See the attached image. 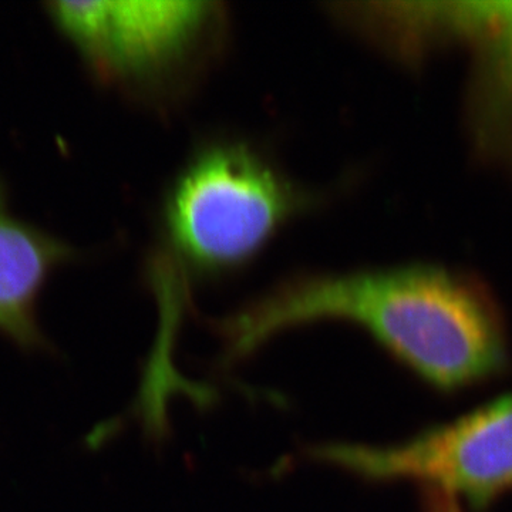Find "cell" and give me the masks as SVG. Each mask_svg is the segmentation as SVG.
I'll return each mask as SVG.
<instances>
[{
    "instance_id": "cell-3",
    "label": "cell",
    "mask_w": 512,
    "mask_h": 512,
    "mask_svg": "<svg viewBox=\"0 0 512 512\" xmlns=\"http://www.w3.org/2000/svg\"><path fill=\"white\" fill-rule=\"evenodd\" d=\"M57 28L93 73L148 100L174 99L220 55L224 3L53 2Z\"/></svg>"
},
{
    "instance_id": "cell-1",
    "label": "cell",
    "mask_w": 512,
    "mask_h": 512,
    "mask_svg": "<svg viewBox=\"0 0 512 512\" xmlns=\"http://www.w3.org/2000/svg\"><path fill=\"white\" fill-rule=\"evenodd\" d=\"M319 320L365 329L443 390L485 382L510 363L503 316L485 289L444 266L410 264L292 276L208 320L221 342L218 367L228 372L279 333Z\"/></svg>"
},
{
    "instance_id": "cell-4",
    "label": "cell",
    "mask_w": 512,
    "mask_h": 512,
    "mask_svg": "<svg viewBox=\"0 0 512 512\" xmlns=\"http://www.w3.org/2000/svg\"><path fill=\"white\" fill-rule=\"evenodd\" d=\"M303 456L369 481H414L478 510L512 490V394L394 446L319 444Z\"/></svg>"
},
{
    "instance_id": "cell-2",
    "label": "cell",
    "mask_w": 512,
    "mask_h": 512,
    "mask_svg": "<svg viewBox=\"0 0 512 512\" xmlns=\"http://www.w3.org/2000/svg\"><path fill=\"white\" fill-rule=\"evenodd\" d=\"M313 204L261 148L238 138L207 141L165 191L163 254L190 285L235 274Z\"/></svg>"
},
{
    "instance_id": "cell-5",
    "label": "cell",
    "mask_w": 512,
    "mask_h": 512,
    "mask_svg": "<svg viewBox=\"0 0 512 512\" xmlns=\"http://www.w3.org/2000/svg\"><path fill=\"white\" fill-rule=\"evenodd\" d=\"M439 45L471 50L477 141L512 164V2H437Z\"/></svg>"
},
{
    "instance_id": "cell-7",
    "label": "cell",
    "mask_w": 512,
    "mask_h": 512,
    "mask_svg": "<svg viewBox=\"0 0 512 512\" xmlns=\"http://www.w3.org/2000/svg\"><path fill=\"white\" fill-rule=\"evenodd\" d=\"M421 507L423 512H461L460 501L436 490H424Z\"/></svg>"
},
{
    "instance_id": "cell-6",
    "label": "cell",
    "mask_w": 512,
    "mask_h": 512,
    "mask_svg": "<svg viewBox=\"0 0 512 512\" xmlns=\"http://www.w3.org/2000/svg\"><path fill=\"white\" fill-rule=\"evenodd\" d=\"M73 255L60 239L13 217L0 185V335L26 352L50 349L37 302L50 275Z\"/></svg>"
}]
</instances>
